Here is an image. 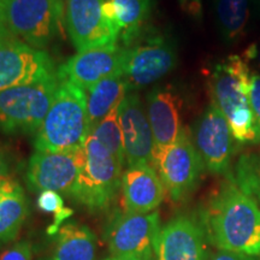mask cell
I'll return each instance as SVG.
<instances>
[{
    "instance_id": "obj_1",
    "label": "cell",
    "mask_w": 260,
    "mask_h": 260,
    "mask_svg": "<svg viewBox=\"0 0 260 260\" xmlns=\"http://www.w3.org/2000/svg\"><path fill=\"white\" fill-rule=\"evenodd\" d=\"M205 232L220 251L260 255V209L247 191L223 187L205 213Z\"/></svg>"
},
{
    "instance_id": "obj_2",
    "label": "cell",
    "mask_w": 260,
    "mask_h": 260,
    "mask_svg": "<svg viewBox=\"0 0 260 260\" xmlns=\"http://www.w3.org/2000/svg\"><path fill=\"white\" fill-rule=\"evenodd\" d=\"M251 74L243 56L233 54L214 65L210 75L211 102L225 116L240 144L260 142V129L249 105Z\"/></svg>"
},
{
    "instance_id": "obj_3",
    "label": "cell",
    "mask_w": 260,
    "mask_h": 260,
    "mask_svg": "<svg viewBox=\"0 0 260 260\" xmlns=\"http://www.w3.org/2000/svg\"><path fill=\"white\" fill-rule=\"evenodd\" d=\"M88 134L86 90L70 81L59 79L53 103L35 136V149L76 151L82 147Z\"/></svg>"
},
{
    "instance_id": "obj_4",
    "label": "cell",
    "mask_w": 260,
    "mask_h": 260,
    "mask_svg": "<svg viewBox=\"0 0 260 260\" xmlns=\"http://www.w3.org/2000/svg\"><path fill=\"white\" fill-rule=\"evenodd\" d=\"M83 152V165L70 197L90 211L106 210L121 188L124 164L92 134L84 141Z\"/></svg>"
},
{
    "instance_id": "obj_5",
    "label": "cell",
    "mask_w": 260,
    "mask_h": 260,
    "mask_svg": "<svg viewBox=\"0 0 260 260\" xmlns=\"http://www.w3.org/2000/svg\"><path fill=\"white\" fill-rule=\"evenodd\" d=\"M0 14L12 37L42 50L61 30L64 0H0Z\"/></svg>"
},
{
    "instance_id": "obj_6",
    "label": "cell",
    "mask_w": 260,
    "mask_h": 260,
    "mask_svg": "<svg viewBox=\"0 0 260 260\" xmlns=\"http://www.w3.org/2000/svg\"><path fill=\"white\" fill-rule=\"evenodd\" d=\"M58 76L0 92V132L6 135L34 134L53 103Z\"/></svg>"
},
{
    "instance_id": "obj_7",
    "label": "cell",
    "mask_w": 260,
    "mask_h": 260,
    "mask_svg": "<svg viewBox=\"0 0 260 260\" xmlns=\"http://www.w3.org/2000/svg\"><path fill=\"white\" fill-rule=\"evenodd\" d=\"M152 167L174 201L183 200L194 190L205 168L187 129L175 144L153 152Z\"/></svg>"
},
{
    "instance_id": "obj_8",
    "label": "cell",
    "mask_w": 260,
    "mask_h": 260,
    "mask_svg": "<svg viewBox=\"0 0 260 260\" xmlns=\"http://www.w3.org/2000/svg\"><path fill=\"white\" fill-rule=\"evenodd\" d=\"M105 0H64V25L77 52L116 46L119 29L104 12Z\"/></svg>"
},
{
    "instance_id": "obj_9",
    "label": "cell",
    "mask_w": 260,
    "mask_h": 260,
    "mask_svg": "<svg viewBox=\"0 0 260 260\" xmlns=\"http://www.w3.org/2000/svg\"><path fill=\"white\" fill-rule=\"evenodd\" d=\"M54 76V63L45 51L29 46L15 37L0 42V92Z\"/></svg>"
},
{
    "instance_id": "obj_10",
    "label": "cell",
    "mask_w": 260,
    "mask_h": 260,
    "mask_svg": "<svg viewBox=\"0 0 260 260\" xmlns=\"http://www.w3.org/2000/svg\"><path fill=\"white\" fill-rule=\"evenodd\" d=\"M157 211L149 213L123 212L113 217L106 229V242L112 256H138L152 260L160 232Z\"/></svg>"
},
{
    "instance_id": "obj_11",
    "label": "cell",
    "mask_w": 260,
    "mask_h": 260,
    "mask_svg": "<svg viewBox=\"0 0 260 260\" xmlns=\"http://www.w3.org/2000/svg\"><path fill=\"white\" fill-rule=\"evenodd\" d=\"M83 146L71 152L37 151L29 159L27 183L32 191L71 195L83 165Z\"/></svg>"
},
{
    "instance_id": "obj_12",
    "label": "cell",
    "mask_w": 260,
    "mask_h": 260,
    "mask_svg": "<svg viewBox=\"0 0 260 260\" xmlns=\"http://www.w3.org/2000/svg\"><path fill=\"white\" fill-rule=\"evenodd\" d=\"M176 48L162 37H152L125 48L122 75L130 88H142L159 81L176 67Z\"/></svg>"
},
{
    "instance_id": "obj_13",
    "label": "cell",
    "mask_w": 260,
    "mask_h": 260,
    "mask_svg": "<svg viewBox=\"0 0 260 260\" xmlns=\"http://www.w3.org/2000/svg\"><path fill=\"white\" fill-rule=\"evenodd\" d=\"M235 141L225 116L211 102L194 129L193 142L204 167L212 174H223L229 167Z\"/></svg>"
},
{
    "instance_id": "obj_14",
    "label": "cell",
    "mask_w": 260,
    "mask_h": 260,
    "mask_svg": "<svg viewBox=\"0 0 260 260\" xmlns=\"http://www.w3.org/2000/svg\"><path fill=\"white\" fill-rule=\"evenodd\" d=\"M118 121L126 167L139 164L152 165L154 139L146 107L138 94H126L118 106Z\"/></svg>"
},
{
    "instance_id": "obj_15",
    "label": "cell",
    "mask_w": 260,
    "mask_h": 260,
    "mask_svg": "<svg viewBox=\"0 0 260 260\" xmlns=\"http://www.w3.org/2000/svg\"><path fill=\"white\" fill-rule=\"evenodd\" d=\"M206 232L186 214L175 217L160 228L154 246L157 260H206Z\"/></svg>"
},
{
    "instance_id": "obj_16",
    "label": "cell",
    "mask_w": 260,
    "mask_h": 260,
    "mask_svg": "<svg viewBox=\"0 0 260 260\" xmlns=\"http://www.w3.org/2000/svg\"><path fill=\"white\" fill-rule=\"evenodd\" d=\"M124 58L125 47L118 45L79 52L61 65L57 76L87 90L106 77L122 75Z\"/></svg>"
},
{
    "instance_id": "obj_17",
    "label": "cell",
    "mask_w": 260,
    "mask_h": 260,
    "mask_svg": "<svg viewBox=\"0 0 260 260\" xmlns=\"http://www.w3.org/2000/svg\"><path fill=\"white\" fill-rule=\"evenodd\" d=\"M146 112L154 139V151L170 146L180 139L184 129L182 123V100L170 88H155L148 94Z\"/></svg>"
},
{
    "instance_id": "obj_18",
    "label": "cell",
    "mask_w": 260,
    "mask_h": 260,
    "mask_svg": "<svg viewBox=\"0 0 260 260\" xmlns=\"http://www.w3.org/2000/svg\"><path fill=\"white\" fill-rule=\"evenodd\" d=\"M122 194L124 212H153L165 197L164 184L151 164L128 167L122 175Z\"/></svg>"
},
{
    "instance_id": "obj_19",
    "label": "cell",
    "mask_w": 260,
    "mask_h": 260,
    "mask_svg": "<svg viewBox=\"0 0 260 260\" xmlns=\"http://www.w3.org/2000/svg\"><path fill=\"white\" fill-rule=\"evenodd\" d=\"M29 213L27 197L17 181L9 178L0 186V246L14 241Z\"/></svg>"
},
{
    "instance_id": "obj_20",
    "label": "cell",
    "mask_w": 260,
    "mask_h": 260,
    "mask_svg": "<svg viewBox=\"0 0 260 260\" xmlns=\"http://www.w3.org/2000/svg\"><path fill=\"white\" fill-rule=\"evenodd\" d=\"M96 237L88 226L67 223L57 232L56 241L46 260H94Z\"/></svg>"
},
{
    "instance_id": "obj_21",
    "label": "cell",
    "mask_w": 260,
    "mask_h": 260,
    "mask_svg": "<svg viewBox=\"0 0 260 260\" xmlns=\"http://www.w3.org/2000/svg\"><path fill=\"white\" fill-rule=\"evenodd\" d=\"M128 90V84L121 74L106 77L86 90L89 132L119 106Z\"/></svg>"
},
{
    "instance_id": "obj_22",
    "label": "cell",
    "mask_w": 260,
    "mask_h": 260,
    "mask_svg": "<svg viewBox=\"0 0 260 260\" xmlns=\"http://www.w3.org/2000/svg\"><path fill=\"white\" fill-rule=\"evenodd\" d=\"M104 12L119 29V39L128 46L141 31L151 12V0H105Z\"/></svg>"
},
{
    "instance_id": "obj_23",
    "label": "cell",
    "mask_w": 260,
    "mask_h": 260,
    "mask_svg": "<svg viewBox=\"0 0 260 260\" xmlns=\"http://www.w3.org/2000/svg\"><path fill=\"white\" fill-rule=\"evenodd\" d=\"M217 23L226 42L245 38L249 19V0H214Z\"/></svg>"
},
{
    "instance_id": "obj_24",
    "label": "cell",
    "mask_w": 260,
    "mask_h": 260,
    "mask_svg": "<svg viewBox=\"0 0 260 260\" xmlns=\"http://www.w3.org/2000/svg\"><path fill=\"white\" fill-rule=\"evenodd\" d=\"M89 134H92L94 138L99 140L123 164H125L123 138L118 121V107L113 109L99 124L94 126L89 132Z\"/></svg>"
},
{
    "instance_id": "obj_25",
    "label": "cell",
    "mask_w": 260,
    "mask_h": 260,
    "mask_svg": "<svg viewBox=\"0 0 260 260\" xmlns=\"http://www.w3.org/2000/svg\"><path fill=\"white\" fill-rule=\"evenodd\" d=\"M38 207L42 212L54 216V222L50 226V233H57L61 223L73 214V210L64 206V200L59 193L52 190L42 191L38 198Z\"/></svg>"
},
{
    "instance_id": "obj_26",
    "label": "cell",
    "mask_w": 260,
    "mask_h": 260,
    "mask_svg": "<svg viewBox=\"0 0 260 260\" xmlns=\"http://www.w3.org/2000/svg\"><path fill=\"white\" fill-rule=\"evenodd\" d=\"M249 105L255 123L260 129V74L252 71L249 80Z\"/></svg>"
},
{
    "instance_id": "obj_27",
    "label": "cell",
    "mask_w": 260,
    "mask_h": 260,
    "mask_svg": "<svg viewBox=\"0 0 260 260\" xmlns=\"http://www.w3.org/2000/svg\"><path fill=\"white\" fill-rule=\"evenodd\" d=\"M0 260H32V247L30 242H16L14 246L2 253Z\"/></svg>"
},
{
    "instance_id": "obj_28",
    "label": "cell",
    "mask_w": 260,
    "mask_h": 260,
    "mask_svg": "<svg viewBox=\"0 0 260 260\" xmlns=\"http://www.w3.org/2000/svg\"><path fill=\"white\" fill-rule=\"evenodd\" d=\"M243 58L247 60V63L251 67V63H255L258 71L256 73L260 74V42L258 44H252L249 45V47L243 52Z\"/></svg>"
},
{
    "instance_id": "obj_29",
    "label": "cell",
    "mask_w": 260,
    "mask_h": 260,
    "mask_svg": "<svg viewBox=\"0 0 260 260\" xmlns=\"http://www.w3.org/2000/svg\"><path fill=\"white\" fill-rule=\"evenodd\" d=\"M10 178L9 176V164L4 153L0 151V186L4 184Z\"/></svg>"
},
{
    "instance_id": "obj_30",
    "label": "cell",
    "mask_w": 260,
    "mask_h": 260,
    "mask_svg": "<svg viewBox=\"0 0 260 260\" xmlns=\"http://www.w3.org/2000/svg\"><path fill=\"white\" fill-rule=\"evenodd\" d=\"M213 260H247L245 255L237 254L234 252H226V251H219L214 255Z\"/></svg>"
},
{
    "instance_id": "obj_31",
    "label": "cell",
    "mask_w": 260,
    "mask_h": 260,
    "mask_svg": "<svg viewBox=\"0 0 260 260\" xmlns=\"http://www.w3.org/2000/svg\"><path fill=\"white\" fill-rule=\"evenodd\" d=\"M12 37L11 34H10L8 28L5 27V23L4 21H3V17H2V14H0V42H3L6 39Z\"/></svg>"
},
{
    "instance_id": "obj_32",
    "label": "cell",
    "mask_w": 260,
    "mask_h": 260,
    "mask_svg": "<svg viewBox=\"0 0 260 260\" xmlns=\"http://www.w3.org/2000/svg\"><path fill=\"white\" fill-rule=\"evenodd\" d=\"M119 260H146L142 258H138V256H123V258H118Z\"/></svg>"
},
{
    "instance_id": "obj_33",
    "label": "cell",
    "mask_w": 260,
    "mask_h": 260,
    "mask_svg": "<svg viewBox=\"0 0 260 260\" xmlns=\"http://www.w3.org/2000/svg\"><path fill=\"white\" fill-rule=\"evenodd\" d=\"M105 260H119L118 258H116V256H110V258H107Z\"/></svg>"
},
{
    "instance_id": "obj_34",
    "label": "cell",
    "mask_w": 260,
    "mask_h": 260,
    "mask_svg": "<svg viewBox=\"0 0 260 260\" xmlns=\"http://www.w3.org/2000/svg\"><path fill=\"white\" fill-rule=\"evenodd\" d=\"M258 175H259V182H260V165H259V171H258Z\"/></svg>"
}]
</instances>
